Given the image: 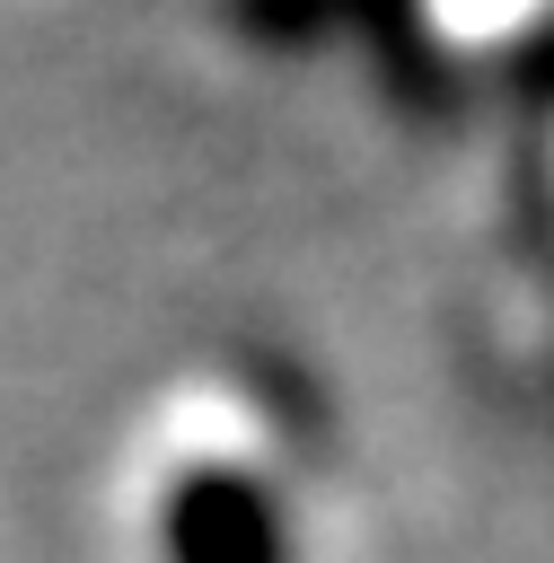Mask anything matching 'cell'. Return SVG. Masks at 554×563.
<instances>
[{
    "mask_svg": "<svg viewBox=\"0 0 554 563\" xmlns=\"http://www.w3.org/2000/svg\"><path fill=\"white\" fill-rule=\"evenodd\" d=\"M158 563H290V484L237 387H185L149 440Z\"/></svg>",
    "mask_w": 554,
    "mask_h": 563,
    "instance_id": "cell-1",
    "label": "cell"
},
{
    "mask_svg": "<svg viewBox=\"0 0 554 563\" xmlns=\"http://www.w3.org/2000/svg\"><path fill=\"white\" fill-rule=\"evenodd\" d=\"M405 9L422 44H440L448 62H501L554 26V0H405Z\"/></svg>",
    "mask_w": 554,
    "mask_h": 563,
    "instance_id": "cell-2",
    "label": "cell"
},
{
    "mask_svg": "<svg viewBox=\"0 0 554 563\" xmlns=\"http://www.w3.org/2000/svg\"><path fill=\"white\" fill-rule=\"evenodd\" d=\"M229 9H246L255 26H317L334 0H229Z\"/></svg>",
    "mask_w": 554,
    "mask_h": 563,
    "instance_id": "cell-3",
    "label": "cell"
}]
</instances>
